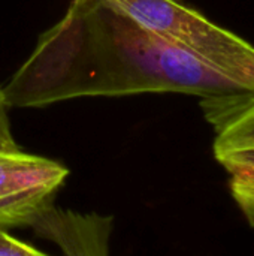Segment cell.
<instances>
[{
  "label": "cell",
  "mask_w": 254,
  "mask_h": 256,
  "mask_svg": "<svg viewBox=\"0 0 254 256\" xmlns=\"http://www.w3.org/2000/svg\"><path fill=\"white\" fill-rule=\"evenodd\" d=\"M201 108L214 130V158L229 182L254 186V90L204 98Z\"/></svg>",
  "instance_id": "4"
},
{
  "label": "cell",
  "mask_w": 254,
  "mask_h": 256,
  "mask_svg": "<svg viewBox=\"0 0 254 256\" xmlns=\"http://www.w3.org/2000/svg\"><path fill=\"white\" fill-rule=\"evenodd\" d=\"M237 206L243 212L249 225L254 228V188H246L240 192Z\"/></svg>",
  "instance_id": "8"
},
{
  "label": "cell",
  "mask_w": 254,
  "mask_h": 256,
  "mask_svg": "<svg viewBox=\"0 0 254 256\" xmlns=\"http://www.w3.org/2000/svg\"><path fill=\"white\" fill-rule=\"evenodd\" d=\"M39 237L51 242L57 246L58 255H49L30 243H25L7 232V230L0 228V256H70V250L61 236L58 228L55 204L46 208L28 225Z\"/></svg>",
  "instance_id": "6"
},
{
  "label": "cell",
  "mask_w": 254,
  "mask_h": 256,
  "mask_svg": "<svg viewBox=\"0 0 254 256\" xmlns=\"http://www.w3.org/2000/svg\"><path fill=\"white\" fill-rule=\"evenodd\" d=\"M240 90L247 88L229 74L144 30L103 0H70L3 86L9 108L141 93L204 99Z\"/></svg>",
  "instance_id": "1"
},
{
  "label": "cell",
  "mask_w": 254,
  "mask_h": 256,
  "mask_svg": "<svg viewBox=\"0 0 254 256\" xmlns=\"http://www.w3.org/2000/svg\"><path fill=\"white\" fill-rule=\"evenodd\" d=\"M55 214L70 256H111L112 216L58 207H55Z\"/></svg>",
  "instance_id": "5"
},
{
  "label": "cell",
  "mask_w": 254,
  "mask_h": 256,
  "mask_svg": "<svg viewBox=\"0 0 254 256\" xmlns=\"http://www.w3.org/2000/svg\"><path fill=\"white\" fill-rule=\"evenodd\" d=\"M7 104L3 94V87L0 86V154L6 153H15L21 150L18 142L13 138L10 122H9V114H7Z\"/></svg>",
  "instance_id": "7"
},
{
  "label": "cell",
  "mask_w": 254,
  "mask_h": 256,
  "mask_svg": "<svg viewBox=\"0 0 254 256\" xmlns=\"http://www.w3.org/2000/svg\"><path fill=\"white\" fill-rule=\"evenodd\" d=\"M144 30L181 46L254 90V45L183 0H103Z\"/></svg>",
  "instance_id": "2"
},
{
  "label": "cell",
  "mask_w": 254,
  "mask_h": 256,
  "mask_svg": "<svg viewBox=\"0 0 254 256\" xmlns=\"http://www.w3.org/2000/svg\"><path fill=\"white\" fill-rule=\"evenodd\" d=\"M67 176L61 162L22 148L0 154V228L28 226L54 204Z\"/></svg>",
  "instance_id": "3"
}]
</instances>
